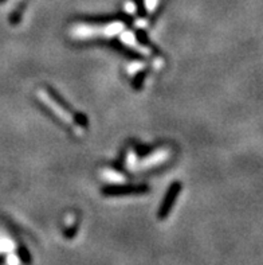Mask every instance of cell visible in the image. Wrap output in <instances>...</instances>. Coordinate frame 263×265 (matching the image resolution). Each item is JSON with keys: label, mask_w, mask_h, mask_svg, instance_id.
Listing matches in <instances>:
<instances>
[{"label": "cell", "mask_w": 263, "mask_h": 265, "mask_svg": "<svg viewBox=\"0 0 263 265\" xmlns=\"http://www.w3.org/2000/svg\"><path fill=\"white\" fill-rule=\"evenodd\" d=\"M179 193H180V183H175L170 189L168 194H166L164 202H162L161 210H160V218H165V215L170 213V210L172 209L173 202L176 201Z\"/></svg>", "instance_id": "277c9868"}, {"label": "cell", "mask_w": 263, "mask_h": 265, "mask_svg": "<svg viewBox=\"0 0 263 265\" xmlns=\"http://www.w3.org/2000/svg\"><path fill=\"white\" fill-rule=\"evenodd\" d=\"M171 157H172V149L170 147H161V148L152 151L148 157H145L144 159H141L137 163V167L136 168L149 170V168H153L156 166L165 163L166 160H170Z\"/></svg>", "instance_id": "3957f363"}, {"label": "cell", "mask_w": 263, "mask_h": 265, "mask_svg": "<svg viewBox=\"0 0 263 265\" xmlns=\"http://www.w3.org/2000/svg\"><path fill=\"white\" fill-rule=\"evenodd\" d=\"M101 178L104 179L105 182H108V183H112V185L113 183H114V185H117V183H123V182L126 181V178L121 172L113 170V168H104V170L101 171Z\"/></svg>", "instance_id": "8992f818"}, {"label": "cell", "mask_w": 263, "mask_h": 265, "mask_svg": "<svg viewBox=\"0 0 263 265\" xmlns=\"http://www.w3.org/2000/svg\"><path fill=\"white\" fill-rule=\"evenodd\" d=\"M137 155L134 152V149H129L128 153H126V167L129 168V170H136V167H137Z\"/></svg>", "instance_id": "ba28073f"}, {"label": "cell", "mask_w": 263, "mask_h": 265, "mask_svg": "<svg viewBox=\"0 0 263 265\" xmlns=\"http://www.w3.org/2000/svg\"><path fill=\"white\" fill-rule=\"evenodd\" d=\"M125 30V25L121 20L110 22L106 25H77L70 31V35L77 39H90V38H112Z\"/></svg>", "instance_id": "6da1fadb"}, {"label": "cell", "mask_w": 263, "mask_h": 265, "mask_svg": "<svg viewBox=\"0 0 263 265\" xmlns=\"http://www.w3.org/2000/svg\"><path fill=\"white\" fill-rule=\"evenodd\" d=\"M121 40H123V43H125L126 46H129V48L137 50L140 54L142 55L151 54V50H149L147 46H144L142 43H140V42L136 39V36H134L132 33H125V31H123V33H121Z\"/></svg>", "instance_id": "5b68a950"}, {"label": "cell", "mask_w": 263, "mask_h": 265, "mask_svg": "<svg viewBox=\"0 0 263 265\" xmlns=\"http://www.w3.org/2000/svg\"><path fill=\"white\" fill-rule=\"evenodd\" d=\"M36 97H38V100H39L46 108L50 109L51 112L54 113L55 116H57L62 123L71 127L78 135L82 134V127L77 124L76 117L73 116L69 111H66L65 106L62 105V104H59V101H58L54 96L51 95L50 92H47L46 89H38V92H36Z\"/></svg>", "instance_id": "7a4b0ae2"}, {"label": "cell", "mask_w": 263, "mask_h": 265, "mask_svg": "<svg viewBox=\"0 0 263 265\" xmlns=\"http://www.w3.org/2000/svg\"><path fill=\"white\" fill-rule=\"evenodd\" d=\"M147 187H123V189H108L105 190L104 193L105 194H125V193H130V194H134V193H145L147 191Z\"/></svg>", "instance_id": "52a82bcc"}]
</instances>
